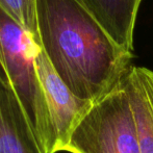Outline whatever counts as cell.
Masks as SVG:
<instances>
[{
  "label": "cell",
  "instance_id": "obj_4",
  "mask_svg": "<svg viewBox=\"0 0 153 153\" xmlns=\"http://www.w3.org/2000/svg\"><path fill=\"white\" fill-rule=\"evenodd\" d=\"M36 69L50 118L54 153L62 152L72 131L93 103L78 98L69 90L41 48L36 55Z\"/></svg>",
  "mask_w": 153,
  "mask_h": 153
},
{
  "label": "cell",
  "instance_id": "obj_8",
  "mask_svg": "<svg viewBox=\"0 0 153 153\" xmlns=\"http://www.w3.org/2000/svg\"><path fill=\"white\" fill-rule=\"evenodd\" d=\"M0 4L32 36L40 47L36 23V0H0Z\"/></svg>",
  "mask_w": 153,
  "mask_h": 153
},
{
  "label": "cell",
  "instance_id": "obj_9",
  "mask_svg": "<svg viewBox=\"0 0 153 153\" xmlns=\"http://www.w3.org/2000/svg\"><path fill=\"white\" fill-rule=\"evenodd\" d=\"M148 75H149L150 79H151V82H152V85H153V71H151V70H149V69H148Z\"/></svg>",
  "mask_w": 153,
  "mask_h": 153
},
{
  "label": "cell",
  "instance_id": "obj_3",
  "mask_svg": "<svg viewBox=\"0 0 153 153\" xmlns=\"http://www.w3.org/2000/svg\"><path fill=\"white\" fill-rule=\"evenodd\" d=\"M64 151L141 153L137 122L125 76L113 91L93 103L72 131Z\"/></svg>",
  "mask_w": 153,
  "mask_h": 153
},
{
  "label": "cell",
  "instance_id": "obj_5",
  "mask_svg": "<svg viewBox=\"0 0 153 153\" xmlns=\"http://www.w3.org/2000/svg\"><path fill=\"white\" fill-rule=\"evenodd\" d=\"M0 153H45L18 99L1 82Z\"/></svg>",
  "mask_w": 153,
  "mask_h": 153
},
{
  "label": "cell",
  "instance_id": "obj_1",
  "mask_svg": "<svg viewBox=\"0 0 153 153\" xmlns=\"http://www.w3.org/2000/svg\"><path fill=\"white\" fill-rule=\"evenodd\" d=\"M40 48L71 92L95 103L131 68L133 53L113 40L82 0H36Z\"/></svg>",
  "mask_w": 153,
  "mask_h": 153
},
{
  "label": "cell",
  "instance_id": "obj_7",
  "mask_svg": "<svg viewBox=\"0 0 153 153\" xmlns=\"http://www.w3.org/2000/svg\"><path fill=\"white\" fill-rule=\"evenodd\" d=\"M125 85L137 122L141 153H153V85L148 69L131 66Z\"/></svg>",
  "mask_w": 153,
  "mask_h": 153
},
{
  "label": "cell",
  "instance_id": "obj_6",
  "mask_svg": "<svg viewBox=\"0 0 153 153\" xmlns=\"http://www.w3.org/2000/svg\"><path fill=\"white\" fill-rule=\"evenodd\" d=\"M113 40L133 53L135 21L142 0H82Z\"/></svg>",
  "mask_w": 153,
  "mask_h": 153
},
{
  "label": "cell",
  "instance_id": "obj_2",
  "mask_svg": "<svg viewBox=\"0 0 153 153\" xmlns=\"http://www.w3.org/2000/svg\"><path fill=\"white\" fill-rule=\"evenodd\" d=\"M39 49L0 4V82L18 99L45 153H54L50 118L36 69Z\"/></svg>",
  "mask_w": 153,
  "mask_h": 153
}]
</instances>
